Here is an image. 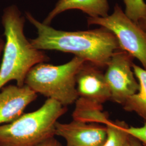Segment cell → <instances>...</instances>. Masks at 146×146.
<instances>
[{"label": "cell", "instance_id": "cell-19", "mask_svg": "<svg viewBox=\"0 0 146 146\" xmlns=\"http://www.w3.org/2000/svg\"><path fill=\"white\" fill-rule=\"evenodd\" d=\"M5 45V41L3 39L0 38V64H1V61Z\"/></svg>", "mask_w": 146, "mask_h": 146}, {"label": "cell", "instance_id": "cell-18", "mask_svg": "<svg viewBox=\"0 0 146 146\" xmlns=\"http://www.w3.org/2000/svg\"><path fill=\"white\" fill-rule=\"evenodd\" d=\"M137 25L142 30L146 32V15L138 22Z\"/></svg>", "mask_w": 146, "mask_h": 146}, {"label": "cell", "instance_id": "cell-8", "mask_svg": "<svg viewBox=\"0 0 146 146\" xmlns=\"http://www.w3.org/2000/svg\"><path fill=\"white\" fill-rule=\"evenodd\" d=\"M100 69L91 63H84L76 76L78 98L100 104L110 100V88Z\"/></svg>", "mask_w": 146, "mask_h": 146}, {"label": "cell", "instance_id": "cell-14", "mask_svg": "<svg viewBox=\"0 0 146 146\" xmlns=\"http://www.w3.org/2000/svg\"><path fill=\"white\" fill-rule=\"evenodd\" d=\"M126 16L136 23L146 15V3L143 0H123Z\"/></svg>", "mask_w": 146, "mask_h": 146}, {"label": "cell", "instance_id": "cell-1", "mask_svg": "<svg viewBox=\"0 0 146 146\" xmlns=\"http://www.w3.org/2000/svg\"><path fill=\"white\" fill-rule=\"evenodd\" d=\"M26 18L37 30L31 44L40 50H56L73 54L99 68H106L113 54L120 48L115 35L101 27L92 30L68 31L53 28L36 19L29 12Z\"/></svg>", "mask_w": 146, "mask_h": 146}, {"label": "cell", "instance_id": "cell-5", "mask_svg": "<svg viewBox=\"0 0 146 146\" xmlns=\"http://www.w3.org/2000/svg\"><path fill=\"white\" fill-rule=\"evenodd\" d=\"M88 26L99 25L111 31L116 37L120 49L140 62L146 70V32L129 19L116 4L114 11L105 17H89Z\"/></svg>", "mask_w": 146, "mask_h": 146}, {"label": "cell", "instance_id": "cell-13", "mask_svg": "<svg viewBox=\"0 0 146 146\" xmlns=\"http://www.w3.org/2000/svg\"><path fill=\"white\" fill-rule=\"evenodd\" d=\"M107 137L102 146H124L129 134L127 131L129 127L123 121H111L110 120L105 125Z\"/></svg>", "mask_w": 146, "mask_h": 146}, {"label": "cell", "instance_id": "cell-2", "mask_svg": "<svg viewBox=\"0 0 146 146\" xmlns=\"http://www.w3.org/2000/svg\"><path fill=\"white\" fill-rule=\"evenodd\" d=\"M26 17L14 5L5 8L1 17L5 45L0 64V90L11 81L23 86L27 75L34 66L45 62L49 58L37 49L24 33Z\"/></svg>", "mask_w": 146, "mask_h": 146}, {"label": "cell", "instance_id": "cell-10", "mask_svg": "<svg viewBox=\"0 0 146 146\" xmlns=\"http://www.w3.org/2000/svg\"><path fill=\"white\" fill-rule=\"evenodd\" d=\"M73 9L81 11L89 17H105L109 15L110 6L108 0H58L43 23L50 25L57 16Z\"/></svg>", "mask_w": 146, "mask_h": 146}, {"label": "cell", "instance_id": "cell-9", "mask_svg": "<svg viewBox=\"0 0 146 146\" xmlns=\"http://www.w3.org/2000/svg\"><path fill=\"white\" fill-rule=\"evenodd\" d=\"M37 98V94L25 84L5 86L0 90V125L9 123L23 114L27 107Z\"/></svg>", "mask_w": 146, "mask_h": 146}, {"label": "cell", "instance_id": "cell-6", "mask_svg": "<svg viewBox=\"0 0 146 146\" xmlns=\"http://www.w3.org/2000/svg\"><path fill=\"white\" fill-rule=\"evenodd\" d=\"M133 58L125 51L117 50L110 58L104 74L110 92V100L121 105L139 89L132 68Z\"/></svg>", "mask_w": 146, "mask_h": 146}, {"label": "cell", "instance_id": "cell-4", "mask_svg": "<svg viewBox=\"0 0 146 146\" xmlns=\"http://www.w3.org/2000/svg\"><path fill=\"white\" fill-rule=\"evenodd\" d=\"M85 62L82 58L74 56L61 65L38 63L27 74L25 84L36 94L67 107L75 103L78 98L76 76Z\"/></svg>", "mask_w": 146, "mask_h": 146}, {"label": "cell", "instance_id": "cell-7", "mask_svg": "<svg viewBox=\"0 0 146 146\" xmlns=\"http://www.w3.org/2000/svg\"><path fill=\"white\" fill-rule=\"evenodd\" d=\"M55 135L63 137L66 146H102L107 137L106 127L73 120L68 123L57 122Z\"/></svg>", "mask_w": 146, "mask_h": 146}, {"label": "cell", "instance_id": "cell-12", "mask_svg": "<svg viewBox=\"0 0 146 146\" xmlns=\"http://www.w3.org/2000/svg\"><path fill=\"white\" fill-rule=\"evenodd\" d=\"M132 68L138 80L139 89L122 104L123 109L133 111L141 116L146 122V70L133 63Z\"/></svg>", "mask_w": 146, "mask_h": 146}, {"label": "cell", "instance_id": "cell-17", "mask_svg": "<svg viewBox=\"0 0 146 146\" xmlns=\"http://www.w3.org/2000/svg\"><path fill=\"white\" fill-rule=\"evenodd\" d=\"M124 146H145L140 141L137 140L136 138L134 136L131 135L129 136L125 143V145Z\"/></svg>", "mask_w": 146, "mask_h": 146}, {"label": "cell", "instance_id": "cell-16", "mask_svg": "<svg viewBox=\"0 0 146 146\" xmlns=\"http://www.w3.org/2000/svg\"><path fill=\"white\" fill-rule=\"evenodd\" d=\"M36 146H63L61 143L58 141L54 137L49 138L45 141H43Z\"/></svg>", "mask_w": 146, "mask_h": 146}, {"label": "cell", "instance_id": "cell-3", "mask_svg": "<svg viewBox=\"0 0 146 146\" xmlns=\"http://www.w3.org/2000/svg\"><path fill=\"white\" fill-rule=\"evenodd\" d=\"M67 110V107L48 99L39 109L0 125V146H36L54 137L56 123Z\"/></svg>", "mask_w": 146, "mask_h": 146}, {"label": "cell", "instance_id": "cell-11", "mask_svg": "<svg viewBox=\"0 0 146 146\" xmlns=\"http://www.w3.org/2000/svg\"><path fill=\"white\" fill-rule=\"evenodd\" d=\"M75 104L73 114L74 120L104 125L110 120L108 113L103 110L102 104H98L81 98H78Z\"/></svg>", "mask_w": 146, "mask_h": 146}, {"label": "cell", "instance_id": "cell-15", "mask_svg": "<svg viewBox=\"0 0 146 146\" xmlns=\"http://www.w3.org/2000/svg\"><path fill=\"white\" fill-rule=\"evenodd\" d=\"M127 131L131 135L134 136L141 142L145 146H146V122L140 127H129Z\"/></svg>", "mask_w": 146, "mask_h": 146}]
</instances>
